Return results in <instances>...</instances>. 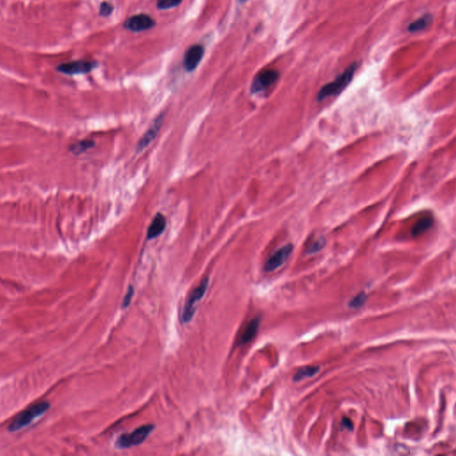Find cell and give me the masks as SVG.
I'll return each instance as SVG.
<instances>
[{"label": "cell", "mask_w": 456, "mask_h": 456, "mask_svg": "<svg viewBox=\"0 0 456 456\" xmlns=\"http://www.w3.org/2000/svg\"><path fill=\"white\" fill-rule=\"evenodd\" d=\"M356 69H357V64L349 65L347 69L337 77L335 80L323 86L318 92V101H322L327 97L334 96L342 93V91L347 88V85L351 82Z\"/></svg>", "instance_id": "6da1fadb"}, {"label": "cell", "mask_w": 456, "mask_h": 456, "mask_svg": "<svg viewBox=\"0 0 456 456\" xmlns=\"http://www.w3.org/2000/svg\"><path fill=\"white\" fill-rule=\"evenodd\" d=\"M49 408L50 404L48 402L42 401L35 404L15 417L8 427V430L13 432L20 431L42 416Z\"/></svg>", "instance_id": "7a4b0ae2"}, {"label": "cell", "mask_w": 456, "mask_h": 456, "mask_svg": "<svg viewBox=\"0 0 456 456\" xmlns=\"http://www.w3.org/2000/svg\"><path fill=\"white\" fill-rule=\"evenodd\" d=\"M154 425L145 424L137 428L130 433L122 434L116 441V447L119 449H127L129 447L141 445L146 440V438L151 434V432L154 431Z\"/></svg>", "instance_id": "3957f363"}, {"label": "cell", "mask_w": 456, "mask_h": 456, "mask_svg": "<svg viewBox=\"0 0 456 456\" xmlns=\"http://www.w3.org/2000/svg\"><path fill=\"white\" fill-rule=\"evenodd\" d=\"M208 286V278H204L198 286L190 294L182 313V322L183 323L191 322L196 311V304L203 298L207 292Z\"/></svg>", "instance_id": "277c9868"}, {"label": "cell", "mask_w": 456, "mask_h": 456, "mask_svg": "<svg viewBox=\"0 0 456 456\" xmlns=\"http://www.w3.org/2000/svg\"><path fill=\"white\" fill-rule=\"evenodd\" d=\"M97 67V63L93 61L78 60L62 64L57 67L59 72L67 75L86 74Z\"/></svg>", "instance_id": "5b68a950"}, {"label": "cell", "mask_w": 456, "mask_h": 456, "mask_svg": "<svg viewBox=\"0 0 456 456\" xmlns=\"http://www.w3.org/2000/svg\"><path fill=\"white\" fill-rule=\"evenodd\" d=\"M154 26L155 21L145 14L133 15L129 17L124 23L125 29L132 32H142L154 28Z\"/></svg>", "instance_id": "8992f818"}, {"label": "cell", "mask_w": 456, "mask_h": 456, "mask_svg": "<svg viewBox=\"0 0 456 456\" xmlns=\"http://www.w3.org/2000/svg\"><path fill=\"white\" fill-rule=\"evenodd\" d=\"M293 244L284 245L282 248L277 250L273 255L268 258L265 264V270L267 272H272L276 270L277 268H281L284 263L287 261L288 258L293 252Z\"/></svg>", "instance_id": "52a82bcc"}, {"label": "cell", "mask_w": 456, "mask_h": 456, "mask_svg": "<svg viewBox=\"0 0 456 456\" xmlns=\"http://www.w3.org/2000/svg\"><path fill=\"white\" fill-rule=\"evenodd\" d=\"M279 73L276 70L263 71L255 78L252 82L251 91L252 94H258L268 90L278 80Z\"/></svg>", "instance_id": "ba28073f"}, {"label": "cell", "mask_w": 456, "mask_h": 456, "mask_svg": "<svg viewBox=\"0 0 456 456\" xmlns=\"http://www.w3.org/2000/svg\"><path fill=\"white\" fill-rule=\"evenodd\" d=\"M164 119V114H160L159 116L154 119L153 124L150 126L146 132L144 133V136L141 137L138 144L137 145V153L139 154L144 149L147 148L149 144H151L154 141L157 135L159 133L160 129L162 126Z\"/></svg>", "instance_id": "9c48e42d"}, {"label": "cell", "mask_w": 456, "mask_h": 456, "mask_svg": "<svg viewBox=\"0 0 456 456\" xmlns=\"http://www.w3.org/2000/svg\"><path fill=\"white\" fill-rule=\"evenodd\" d=\"M204 54V49L203 46L194 45L188 48L184 55V59H183V66L185 69L189 72L194 71V69L197 68L200 62L203 59Z\"/></svg>", "instance_id": "30bf717a"}, {"label": "cell", "mask_w": 456, "mask_h": 456, "mask_svg": "<svg viewBox=\"0 0 456 456\" xmlns=\"http://www.w3.org/2000/svg\"><path fill=\"white\" fill-rule=\"evenodd\" d=\"M166 227H167L166 218L161 213L156 214L152 223L149 226L147 239L152 240V239L157 238L160 234L163 233Z\"/></svg>", "instance_id": "8fae6325"}, {"label": "cell", "mask_w": 456, "mask_h": 456, "mask_svg": "<svg viewBox=\"0 0 456 456\" xmlns=\"http://www.w3.org/2000/svg\"><path fill=\"white\" fill-rule=\"evenodd\" d=\"M260 324V318H256L252 319L244 329L243 334L240 339V345H245L253 340L258 333V327Z\"/></svg>", "instance_id": "7c38bea8"}, {"label": "cell", "mask_w": 456, "mask_h": 456, "mask_svg": "<svg viewBox=\"0 0 456 456\" xmlns=\"http://www.w3.org/2000/svg\"><path fill=\"white\" fill-rule=\"evenodd\" d=\"M432 20V17L431 15H423L421 18H419L416 21H414L413 23H411V24L409 25V27H408V30L410 32H418V31L424 30L425 28L428 27V25L431 23Z\"/></svg>", "instance_id": "4fadbf2b"}, {"label": "cell", "mask_w": 456, "mask_h": 456, "mask_svg": "<svg viewBox=\"0 0 456 456\" xmlns=\"http://www.w3.org/2000/svg\"><path fill=\"white\" fill-rule=\"evenodd\" d=\"M320 370L319 366H306L299 369L296 374L293 376L294 382H299L305 378H310L315 376Z\"/></svg>", "instance_id": "5bb4252c"}, {"label": "cell", "mask_w": 456, "mask_h": 456, "mask_svg": "<svg viewBox=\"0 0 456 456\" xmlns=\"http://www.w3.org/2000/svg\"><path fill=\"white\" fill-rule=\"evenodd\" d=\"M433 224V219L432 218H423L414 226L411 231L413 236H418L424 233L426 230L431 228Z\"/></svg>", "instance_id": "9a60e30c"}, {"label": "cell", "mask_w": 456, "mask_h": 456, "mask_svg": "<svg viewBox=\"0 0 456 456\" xmlns=\"http://www.w3.org/2000/svg\"><path fill=\"white\" fill-rule=\"evenodd\" d=\"M94 143L93 141L85 140V141H81L80 143L72 145L71 151H72V153H74L75 154H80L86 152L87 150L94 147Z\"/></svg>", "instance_id": "2e32d148"}, {"label": "cell", "mask_w": 456, "mask_h": 456, "mask_svg": "<svg viewBox=\"0 0 456 456\" xmlns=\"http://www.w3.org/2000/svg\"><path fill=\"white\" fill-rule=\"evenodd\" d=\"M183 0H159L157 3V7L160 10H166L173 8L182 3Z\"/></svg>", "instance_id": "e0dca14e"}, {"label": "cell", "mask_w": 456, "mask_h": 456, "mask_svg": "<svg viewBox=\"0 0 456 456\" xmlns=\"http://www.w3.org/2000/svg\"><path fill=\"white\" fill-rule=\"evenodd\" d=\"M366 299L367 296L365 293H359V294H357L356 297H353L352 300L348 303V306L352 308H361L366 301Z\"/></svg>", "instance_id": "ac0fdd59"}, {"label": "cell", "mask_w": 456, "mask_h": 456, "mask_svg": "<svg viewBox=\"0 0 456 456\" xmlns=\"http://www.w3.org/2000/svg\"><path fill=\"white\" fill-rule=\"evenodd\" d=\"M324 244H325L324 239H319L318 241L312 243V244L309 246V248H308V254H314V253L318 252L319 251L322 250V247L324 246Z\"/></svg>", "instance_id": "d6986e66"}, {"label": "cell", "mask_w": 456, "mask_h": 456, "mask_svg": "<svg viewBox=\"0 0 456 456\" xmlns=\"http://www.w3.org/2000/svg\"><path fill=\"white\" fill-rule=\"evenodd\" d=\"M114 11V6L108 2H103L100 5V15L103 16H109Z\"/></svg>", "instance_id": "ffe728a7"}, {"label": "cell", "mask_w": 456, "mask_h": 456, "mask_svg": "<svg viewBox=\"0 0 456 456\" xmlns=\"http://www.w3.org/2000/svg\"><path fill=\"white\" fill-rule=\"evenodd\" d=\"M133 295H134V289H133L132 286H129V289H128V292L126 293V295H125L124 299H123L122 308H126L129 307V304L131 302V299H132V297H133Z\"/></svg>", "instance_id": "44dd1931"}, {"label": "cell", "mask_w": 456, "mask_h": 456, "mask_svg": "<svg viewBox=\"0 0 456 456\" xmlns=\"http://www.w3.org/2000/svg\"><path fill=\"white\" fill-rule=\"evenodd\" d=\"M342 425L344 427V428L347 429V430H350V431H352L353 430L352 422H351V420H349L348 418H344V419L342 420Z\"/></svg>", "instance_id": "7402d4cb"}, {"label": "cell", "mask_w": 456, "mask_h": 456, "mask_svg": "<svg viewBox=\"0 0 456 456\" xmlns=\"http://www.w3.org/2000/svg\"><path fill=\"white\" fill-rule=\"evenodd\" d=\"M240 1H241V2H245V1H247V0H240Z\"/></svg>", "instance_id": "603a6c76"}]
</instances>
